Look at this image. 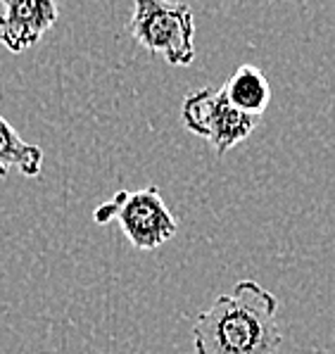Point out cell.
<instances>
[{"instance_id":"cell-1","label":"cell","mask_w":335,"mask_h":354,"mask_svg":"<svg viewBox=\"0 0 335 354\" xmlns=\"http://www.w3.org/2000/svg\"><path fill=\"white\" fill-rule=\"evenodd\" d=\"M278 299L257 281H238L219 295L193 326L195 354H276Z\"/></svg>"},{"instance_id":"cell-2","label":"cell","mask_w":335,"mask_h":354,"mask_svg":"<svg viewBox=\"0 0 335 354\" xmlns=\"http://www.w3.org/2000/svg\"><path fill=\"white\" fill-rule=\"evenodd\" d=\"M128 34L140 48L162 55L171 67H188L195 59V17L186 3L133 0Z\"/></svg>"},{"instance_id":"cell-3","label":"cell","mask_w":335,"mask_h":354,"mask_svg":"<svg viewBox=\"0 0 335 354\" xmlns=\"http://www.w3.org/2000/svg\"><path fill=\"white\" fill-rule=\"evenodd\" d=\"M93 221L100 226L117 221L126 241L143 252L162 248L178 231L176 216L166 207L157 186L119 190L107 203L95 207Z\"/></svg>"},{"instance_id":"cell-4","label":"cell","mask_w":335,"mask_h":354,"mask_svg":"<svg viewBox=\"0 0 335 354\" xmlns=\"http://www.w3.org/2000/svg\"><path fill=\"white\" fill-rule=\"evenodd\" d=\"M181 122L193 136L207 140L217 155H226L250 138L257 127V119L236 110L221 88H202L188 95L181 105Z\"/></svg>"},{"instance_id":"cell-5","label":"cell","mask_w":335,"mask_h":354,"mask_svg":"<svg viewBox=\"0 0 335 354\" xmlns=\"http://www.w3.org/2000/svg\"><path fill=\"white\" fill-rule=\"evenodd\" d=\"M57 0H0V46L24 53L55 26Z\"/></svg>"},{"instance_id":"cell-6","label":"cell","mask_w":335,"mask_h":354,"mask_svg":"<svg viewBox=\"0 0 335 354\" xmlns=\"http://www.w3.org/2000/svg\"><path fill=\"white\" fill-rule=\"evenodd\" d=\"M221 91L236 110L250 114L255 119L262 117L267 112L269 102H271V86H269L267 76L262 74V69L252 67V64L238 67Z\"/></svg>"},{"instance_id":"cell-7","label":"cell","mask_w":335,"mask_h":354,"mask_svg":"<svg viewBox=\"0 0 335 354\" xmlns=\"http://www.w3.org/2000/svg\"><path fill=\"white\" fill-rule=\"evenodd\" d=\"M43 150L34 143H26L15 131L12 124L0 114V178L8 176L10 169L34 178L41 174Z\"/></svg>"}]
</instances>
